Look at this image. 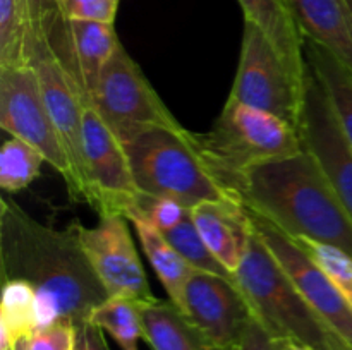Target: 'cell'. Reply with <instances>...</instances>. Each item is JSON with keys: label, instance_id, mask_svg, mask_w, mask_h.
Masks as SVG:
<instances>
[{"label": "cell", "instance_id": "9", "mask_svg": "<svg viewBox=\"0 0 352 350\" xmlns=\"http://www.w3.org/2000/svg\"><path fill=\"white\" fill-rule=\"evenodd\" d=\"M86 202L98 215L126 216L140 201L141 191L122 141L91 105L82 115Z\"/></svg>", "mask_w": 352, "mask_h": 350}, {"label": "cell", "instance_id": "4", "mask_svg": "<svg viewBox=\"0 0 352 350\" xmlns=\"http://www.w3.org/2000/svg\"><path fill=\"white\" fill-rule=\"evenodd\" d=\"M234 281L246 295L254 318L272 336L308 343L318 350H330L336 333L330 331L309 307L256 229L253 230L243 263L234 273Z\"/></svg>", "mask_w": 352, "mask_h": 350}, {"label": "cell", "instance_id": "3", "mask_svg": "<svg viewBox=\"0 0 352 350\" xmlns=\"http://www.w3.org/2000/svg\"><path fill=\"white\" fill-rule=\"evenodd\" d=\"M120 141L141 194L177 199L189 208L203 201H239L213 174L189 130L143 127Z\"/></svg>", "mask_w": 352, "mask_h": 350}, {"label": "cell", "instance_id": "30", "mask_svg": "<svg viewBox=\"0 0 352 350\" xmlns=\"http://www.w3.org/2000/svg\"><path fill=\"white\" fill-rule=\"evenodd\" d=\"M31 350H76L78 345V325L72 321L54 323L36 328L30 336Z\"/></svg>", "mask_w": 352, "mask_h": 350}, {"label": "cell", "instance_id": "27", "mask_svg": "<svg viewBox=\"0 0 352 350\" xmlns=\"http://www.w3.org/2000/svg\"><path fill=\"white\" fill-rule=\"evenodd\" d=\"M308 256L318 264L323 273L330 278L340 294L352 305V256L332 244L309 239H294Z\"/></svg>", "mask_w": 352, "mask_h": 350}, {"label": "cell", "instance_id": "15", "mask_svg": "<svg viewBox=\"0 0 352 350\" xmlns=\"http://www.w3.org/2000/svg\"><path fill=\"white\" fill-rule=\"evenodd\" d=\"M41 30L89 105L102 71L120 47L113 24L69 21L55 14Z\"/></svg>", "mask_w": 352, "mask_h": 350}, {"label": "cell", "instance_id": "2", "mask_svg": "<svg viewBox=\"0 0 352 350\" xmlns=\"http://www.w3.org/2000/svg\"><path fill=\"white\" fill-rule=\"evenodd\" d=\"M229 189L291 239L332 244L352 256V215L305 150L241 172Z\"/></svg>", "mask_w": 352, "mask_h": 350}, {"label": "cell", "instance_id": "24", "mask_svg": "<svg viewBox=\"0 0 352 350\" xmlns=\"http://www.w3.org/2000/svg\"><path fill=\"white\" fill-rule=\"evenodd\" d=\"M33 33L21 0H0V67L28 65Z\"/></svg>", "mask_w": 352, "mask_h": 350}, {"label": "cell", "instance_id": "1", "mask_svg": "<svg viewBox=\"0 0 352 350\" xmlns=\"http://www.w3.org/2000/svg\"><path fill=\"white\" fill-rule=\"evenodd\" d=\"M2 281L26 280L36 292V328L88 321L110 297L93 271L76 226L55 230L36 222L16 202L0 201Z\"/></svg>", "mask_w": 352, "mask_h": 350}, {"label": "cell", "instance_id": "35", "mask_svg": "<svg viewBox=\"0 0 352 350\" xmlns=\"http://www.w3.org/2000/svg\"><path fill=\"white\" fill-rule=\"evenodd\" d=\"M30 336H21V338H17L16 342H12V345H10V350H31Z\"/></svg>", "mask_w": 352, "mask_h": 350}, {"label": "cell", "instance_id": "20", "mask_svg": "<svg viewBox=\"0 0 352 350\" xmlns=\"http://www.w3.org/2000/svg\"><path fill=\"white\" fill-rule=\"evenodd\" d=\"M244 19L270 38L277 50L299 75H306L305 36L299 31L285 0H239Z\"/></svg>", "mask_w": 352, "mask_h": 350}, {"label": "cell", "instance_id": "29", "mask_svg": "<svg viewBox=\"0 0 352 350\" xmlns=\"http://www.w3.org/2000/svg\"><path fill=\"white\" fill-rule=\"evenodd\" d=\"M55 7L64 19L113 24L119 0H55Z\"/></svg>", "mask_w": 352, "mask_h": 350}, {"label": "cell", "instance_id": "22", "mask_svg": "<svg viewBox=\"0 0 352 350\" xmlns=\"http://www.w3.org/2000/svg\"><path fill=\"white\" fill-rule=\"evenodd\" d=\"M144 302L124 295H110L91 312L88 321L109 333L120 350H140L144 338Z\"/></svg>", "mask_w": 352, "mask_h": 350}, {"label": "cell", "instance_id": "34", "mask_svg": "<svg viewBox=\"0 0 352 350\" xmlns=\"http://www.w3.org/2000/svg\"><path fill=\"white\" fill-rule=\"evenodd\" d=\"M282 350H318L316 347L308 345V343L296 342V340H280Z\"/></svg>", "mask_w": 352, "mask_h": 350}, {"label": "cell", "instance_id": "33", "mask_svg": "<svg viewBox=\"0 0 352 350\" xmlns=\"http://www.w3.org/2000/svg\"><path fill=\"white\" fill-rule=\"evenodd\" d=\"M76 350H110L107 345L105 331L89 321L79 323Z\"/></svg>", "mask_w": 352, "mask_h": 350}, {"label": "cell", "instance_id": "8", "mask_svg": "<svg viewBox=\"0 0 352 350\" xmlns=\"http://www.w3.org/2000/svg\"><path fill=\"white\" fill-rule=\"evenodd\" d=\"M89 105L120 139L143 127L184 129L122 45L107 62Z\"/></svg>", "mask_w": 352, "mask_h": 350}, {"label": "cell", "instance_id": "12", "mask_svg": "<svg viewBox=\"0 0 352 350\" xmlns=\"http://www.w3.org/2000/svg\"><path fill=\"white\" fill-rule=\"evenodd\" d=\"M298 134L302 150L316 161L352 215V143L333 112L325 88L309 67Z\"/></svg>", "mask_w": 352, "mask_h": 350}, {"label": "cell", "instance_id": "32", "mask_svg": "<svg viewBox=\"0 0 352 350\" xmlns=\"http://www.w3.org/2000/svg\"><path fill=\"white\" fill-rule=\"evenodd\" d=\"M21 3H23L28 21L33 26V31L41 30L43 24L57 14L55 0H21Z\"/></svg>", "mask_w": 352, "mask_h": 350}, {"label": "cell", "instance_id": "31", "mask_svg": "<svg viewBox=\"0 0 352 350\" xmlns=\"http://www.w3.org/2000/svg\"><path fill=\"white\" fill-rule=\"evenodd\" d=\"M237 350H282V345L280 340L272 336L270 331L254 318L244 331Z\"/></svg>", "mask_w": 352, "mask_h": 350}, {"label": "cell", "instance_id": "10", "mask_svg": "<svg viewBox=\"0 0 352 350\" xmlns=\"http://www.w3.org/2000/svg\"><path fill=\"white\" fill-rule=\"evenodd\" d=\"M129 220L124 215H102L95 226L74 225L79 244L109 295H124L151 304L157 302L148 283Z\"/></svg>", "mask_w": 352, "mask_h": 350}, {"label": "cell", "instance_id": "28", "mask_svg": "<svg viewBox=\"0 0 352 350\" xmlns=\"http://www.w3.org/2000/svg\"><path fill=\"white\" fill-rule=\"evenodd\" d=\"M134 208L140 209L160 232H170L189 216V206L172 198H155L141 194Z\"/></svg>", "mask_w": 352, "mask_h": 350}, {"label": "cell", "instance_id": "6", "mask_svg": "<svg viewBox=\"0 0 352 350\" xmlns=\"http://www.w3.org/2000/svg\"><path fill=\"white\" fill-rule=\"evenodd\" d=\"M305 78L291 67L256 24L244 23L239 65L229 98L280 117L298 129Z\"/></svg>", "mask_w": 352, "mask_h": 350}, {"label": "cell", "instance_id": "21", "mask_svg": "<svg viewBox=\"0 0 352 350\" xmlns=\"http://www.w3.org/2000/svg\"><path fill=\"white\" fill-rule=\"evenodd\" d=\"M306 64L329 95L337 119L352 143V69L332 51L305 40Z\"/></svg>", "mask_w": 352, "mask_h": 350}, {"label": "cell", "instance_id": "17", "mask_svg": "<svg viewBox=\"0 0 352 350\" xmlns=\"http://www.w3.org/2000/svg\"><path fill=\"white\" fill-rule=\"evenodd\" d=\"M305 40L352 69V0H285Z\"/></svg>", "mask_w": 352, "mask_h": 350}, {"label": "cell", "instance_id": "5", "mask_svg": "<svg viewBox=\"0 0 352 350\" xmlns=\"http://www.w3.org/2000/svg\"><path fill=\"white\" fill-rule=\"evenodd\" d=\"M201 156L223 185L241 172L302 151L296 127L263 110L227 98L206 134H195Z\"/></svg>", "mask_w": 352, "mask_h": 350}, {"label": "cell", "instance_id": "36", "mask_svg": "<svg viewBox=\"0 0 352 350\" xmlns=\"http://www.w3.org/2000/svg\"><path fill=\"white\" fill-rule=\"evenodd\" d=\"M330 350H352V349L346 342H344V340H340L339 336L333 335L332 342H330Z\"/></svg>", "mask_w": 352, "mask_h": 350}, {"label": "cell", "instance_id": "7", "mask_svg": "<svg viewBox=\"0 0 352 350\" xmlns=\"http://www.w3.org/2000/svg\"><path fill=\"white\" fill-rule=\"evenodd\" d=\"M0 127L12 137L36 148L58 174L76 199V175L71 158L57 132L31 65L0 67Z\"/></svg>", "mask_w": 352, "mask_h": 350}, {"label": "cell", "instance_id": "25", "mask_svg": "<svg viewBox=\"0 0 352 350\" xmlns=\"http://www.w3.org/2000/svg\"><path fill=\"white\" fill-rule=\"evenodd\" d=\"M43 154L26 141L10 137L0 151V187L7 194H16L40 177Z\"/></svg>", "mask_w": 352, "mask_h": 350}, {"label": "cell", "instance_id": "19", "mask_svg": "<svg viewBox=\"0 0 352 350\" xmlns=\"http://www.w3.org/2000/svg\"><path fill=\"white\" fill-rule=\"evenodd\" d=\"M143 321V340L151 350H237L213 342L170 301L144 305Z\"/></svg>", "mask_w": 352, "mask_h": 350}, {"label": "cell", "instance_id": "14", "mask_svg": "<svg viewBox=\"0 0 352 350\" xmlns=\"http://www.w3.org/2000/svg\"><path fill=\"white\" fill-rule=\"evenodd\" d=\"M182 312L226 349H237L254 319L246 295L232 278L196 271L184 290Z\"/></svg>", "mask_w": 352, "mask_h": 350}, {"label": "cell", "instance_id": "11", "mask_svg": "<svg viewBox=\"0 0 352 350\" xmlns=\"http://www.w3.org/2000/svg\"><path fill=\"white\" fill-rule=\"evenodd\" d=\"M28 65L34 69L40 81L45 103L57 132L67 150L76 175V199L86 201L85 156H82V115L86 100L60 58L55 55L43 30L33 33Z\"/></svg>", "mask_w": 352, "mask_h": 350}, {"label": "cell", "instance_id": "16", "mask_svg": "<svg viewBox=\"0 0 352 350\" xmlns=\"http://www.w3.org/2000/svg\"><path fill=\"white\" fill-rule=\"evenodd\" d=\"M189 215L213 256L234 277L254 230L246 206L241 201H203L191 206Z\"/></svg>", "mask_w": 352, "mask_h": 350}, {"label": "cell", "instance_id": "26", "mask_svg": "<svg viewBox=\"0 0 352 350\" xmlns=\"http://www.w3.org/2000/svg\"><path fill=\"white\" fill-rule=\"evenodd\" d=\"M165 237H167L168 242L179 250V254H181L196 271L222 275V277L232 278L234 280L232 275L219 263V259H217V257L213 256L212 250L208 249V246L205 244L203 237L199 235L195 222L191 220V215H189L181 225L172 229L170 232H165Z\"/></svg>", "mask_w": 352, "mask_h": 350}, {"label": "cell", "instance_id": "18", "mask_svg": "<svg viewBox=\"0 0 352 350\" xmlns=\"http://www.w3.org/2000/svg\"><path fill=\"white\" fill-rule=\"evenodd\" d=\"M126 218L133 223L141 247H143V253L146 254L155 275L160 280V283L164 285L168 301L175 307L182 309L186 285L191 280L192 275L196 273V270L168 242L165 233L160 232L140 209L133 208L127 213Z\"/></svg>", "mask_w": 352, "mask_h": 350}, {"label": "cell", "instance_id": "23", "mask_svg": "<svg viewBox=\"0 0 352 350\" xmlns=\"http://www.w3.org/2000/svg\"><path fill=\"white\" fill-rule=\"evenodd\" d=\"M0 309V350L9 349L21 336H30L36 329V292L21 278L2 281Z\"/></svg>", "mask_w": 352, "mask_h": 350}, {"label": "cell", "instance_id": "13", "mask_svg": "<svg viewBox=\"0 0 352 350\" xmlns=\"http://www.w3.org/2000/svg\"><path fill=\"white\" fill-rule=\"evenodd\" d=\"M251 218L256 232L289 278L294 281L309 307L329 326L330 331L336 333L352 349V305L339 288L294 239L254 213H251Z\"/></svg>", "mask_w": 352, "mask_h": 350}, {"label": "cell", "instance_id": "37", "mask_svg": "<svg viewBox=\"0 0 352 350\" xmlns=\"http://www.w3.org/2000/svg\"><path fill=\"white\" fill-rule=\"evenodd\" d=\"M3 350H10V347H9V349H3Z\"/></svg>", "mask_w": 352, "mask_h": 350}]
</instances>
